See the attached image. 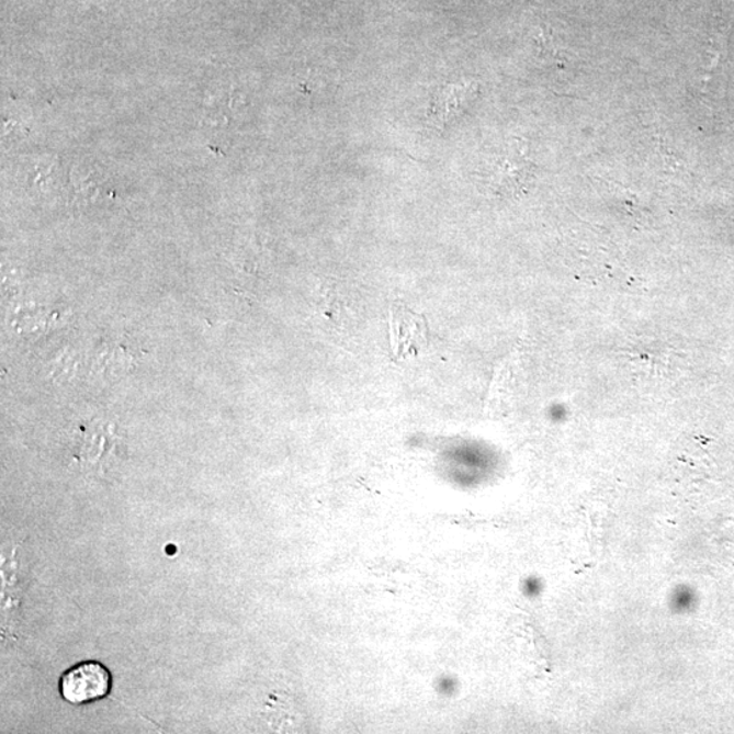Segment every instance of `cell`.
<instances>
[{"instance_id":"6da1fadb","label":"cell","mask_w":734,"mask_h":734,"mask_svg":"<svg viewBox=\"0 0 734 734\" xmlns=\"http://www.w3.org/2000/svg\"><path fill=\"white\" fill-rule=\"evenodd\" d=\"M113 676L106 665L89 659L68 668L60 676L59 692L67 703L84 705L110 697Z\"/></svg>"},{"instance_id":"7a4b0ae2","label":"cell","mask_w":734,"mask_h":734,"mask_svg":"<svg viewBox=\"0 0 734 734\" xmlns=\"http://www.w3.org/2000/svg\"><path fill=\"white\" fill-rule=\"evenodd\" d=\"M391 347L398 360L418 357L429 345L425 318L403 305L392 306L389 313Z\"/></svg>"},{"instance_id":"3957f363","label":"cell","mask_w":734,"mask_h":734,"mask_svg":"<svg viewBox=\"0 0 734 734\" xmlns=\"http://www.w3.org/2000/svg\"><path fill=\"white\" fill-rule=\"evenodd\" d=\"M477 95V84L474 82L451 83L443 87L431 101L429 115L438 127L445 128L448 124L463 116Z\"/></svg>"},{"instance_id":"277c9868","label":"cell","mask_w":734,"mask_h":734,"mask_svg":"<svg viewBox=\"0 0 734 734\" xmlns=\"http://www.w3.org/2000/svg\"><path fill=\"white\" fill-rule=\"evenodd\" d=\"M483 172H487L494 184L505 185L510 184V181H520L531 173L532 162L527 157L526 147L519 140H513L500 147V150L488 159Z\"/></svg>"},{"instance_id":"5b68a950","label":"cell","mask_w":734,"mask_h":734,"mask_svg":"<svg viewBox=\"0 0 734 734\" xmlns=\"http://www.w3.org/2000/svg\"><path fill=\"white\" fill-rule=\"evenodd\" d=\"M698 605L697 590L690 585H677L670 591L669 608L676 614H687L696 611Z\"/></svg>"},{"instance_id":"8992f818","label":"cell","mask_w":734,"mask_h":734,"mask_svg":"<svg viewBox=\"0 0 734 734\" xmlns=\"http://www.w3.org/2000/svg\"><path fill=\"white\" fill-rule=\"evenodd\" d=\"M523 595L529 597V599H537L543 591L542 579L538 577H529L523 581L522 586Z\"/></svg>"},{"instance_id":"52a82bcc","label":"cell","mask_w":734,"mask_h":734,"mask_svg":"<svg viewBox=\"0 0 734 734\" xmlns=\"http://www.w3.org/2000/svg\"><path fill=\"white\" fill-rule=\"evenodd\" d=\"M567 413V408L566 406H563V404L560 407L554 406V408L551 409L552 420H554V422H565Z\"/></svg>"}]
</instances>
